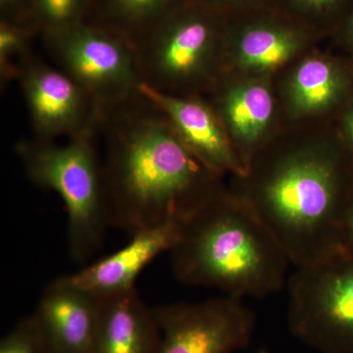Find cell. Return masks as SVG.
I'll list each match as a JSON object with an SVG mask.
<instances>
[{"label": "cell", "instance_id": "cell-1", "mask_svg": "<svg viewBox=\"0 0 353 353\" xmlns=\"http://www.w3.org/2000/svg\"><path fill=\"white\" fill-rule=\"evenodd\" d=\"M161 114L128 115L111 134L102 166L108 227L132 234L187 220L219 190V174L188 150Z\"/></svg>", "mask_w": 353, "mask_h": 353}, {"label": "cell", "instance_id": "cell-2", "mask_svg": "<svg viewBox=\"0 0 353 353\" xmlns=\"http://www.w3.org/2000/svg\"><path fill=\"white\" fill-rule=\"evenodd\" d=\"M243 199L264 223L290 263H316L340 252L341 218L353 190L347 152L319 143L294 148L248 165Z\"/></svg>", "mask_w": 353, "mask_h": 353}, {"label": "cell", "instance_id": "cell-3", "mask_svg": "<svg viewBox=\"0 0 353 353\" xmlns=\"http://www.w3.org/2000/svg\"><path fill=\"white\" fill-rule=\"evenodd\" d=\"M170 254L174 275L183 284L240 299L280 292L292 265L248 204L221 189L185 221Z\"/></svg>", "mask_w": 353, "mask_h": 353}, {"label": "cell", "instance_id": "cell-4", "mask_svg": "<svg viewBox=\"0 0 353 353\" xmlns=\"http://www.w3.org/2000/svg\"><path fill=\"white\" fill-rule=\"evenodd\" d=\"M90 129L65 145L22 143L17 150L30 179L61 197L68 216V248L76 261L87 259L101 245L106 225L99 164Z\"/></svg>", "mask_w": 353, "mask_h": 353}, {"label": "cell", "instance_id": "cell-5", "mask_svg": "<svg viewBox=\"0 0 353 353\" xmlns=\"http://www.w3.org/2000/svg\"><path fill=\"white\" fill-rule=\"evenodd\" d=\"M288 327L320 353H353V257L297 267L287 283Z\"/></svg>", "mask_w": 353, "mask_h": 353}, {"label": "cell", "instance_id": "cell-6", "mask_svg": "<svg viewBox=\"0 0 353 353\" xmlns=\"http://www.w3.org/2000/svg\"><path fill=\"white\" fill-rule=\"evenodd\" d=\"M50 34L63 72L95 105H113L139 94L143 81L138 57L124 41L79 23Z\"/></svg>", "mask_w": 353, "mask_h": 353}, {"label": "cell", "instance_id": "cell-7", "mask_svg": "<svg viewBox=\"0 0 353 353\" xmlns=\"http://www.w3.org/2000/svg\"><path fill=\"white\" fill-rule=\"evenodd\" d=\"M160 331L157 353H233L250 345L256 316L240 297L152 308Z\"/></svg>", "mask_w": 353, "mask_h": 353}, {"label": "cell", "instance_id": "cell-8", "mask_svg": "<svg viewBox=\"0 0 353 353\" xmlns=\"http://www.w3.org/2000/svg\"><path fill=\"white\" fill-rule=\"evenodd\" d=\"M212 25L190 15L166 26L145 52H137L141 81L159 90L201 80L215 55Z\"/></svg>", "mask_w": 353, "mask_h": 353}, {"label": "cell", "instance_id": "cell-9", "mask_svg": "<svg viewBox=\"0 0 353 353\" xmlns=\"http://www.w3.org/2000/svg\"><path fill=\"white\" fill-rule=\"evenodd\" d=\"M18 78L39 141L88 129L94 101L65 72L32 62L23 64Z\"/></svg>", "mask_w": 353, "mask_h": 353}, {"label": "cell", "instance_id": "cell-10", "mask_svg": "<svg viewBox=\"0 0 353 353\" xmlns=\"http://www.w3.org/2000/svg\"><path fill=\"white\" fill-rule=\"evenodd\" d=\"M139 94L166 116L183 145L210 170L219 175H245V165L222 121L206 104L162 92L143 82Z\"/></svg>", "mask_w": 353, "mask_h": 353}, {"label": "cell", "instance_id": "cell-11", "mask_svg": "<svg viewBox=\"0 0 353 353\" xmlns=\"http://www.w3.org/2000/svg\"><path fill=\"white\" fill-rule=\"evenodd\" d=\"M185 221L169 220L136 232L117 252L66 277L99 297L136 289L141 272L162 253L170 252L180 241Z\"/></svg>", "mask_w": 353, "mask_h": 353}, {"label": "cell", "instance_id": "cell-12", "mask_svg": "<svg viewBox=\"0 0 353 353\" xmlns=\"http://www.w3.org/2000/svg\"><path fill=\"white\" fill-rule=\"evenodd\" d=\"M101 297L66 276L50 283L32 313L50 353H92Z\"/></svg>", "mask_w": 353, "mask_h": 353}, {"label": "cell", "instance_id": "cell-13", "mask_svg": "<svg viewBox=\"0 0 353 353\" xmlns=\"http://www.w3.org/2000/svg\"><path fill=\"white\" fill-rule=\"evenodd\" d=\"M159 343L152 308L137 289L101 297L92 353H157Z\"/></svg>", "mask_w": 353, "mask_h": 353}, {"label": "cell", "instance_id": "cell-14", "mask_svg": "<svg viewBox=\"0 0 353 353\" xmlns=\"http://www.w3.org/2000/svg\"><path fill=\"white\" fill-rule=\"evenodd\" d=\"M219 112L232 143L243 148L241 160L246 169L252 148L259 143L273 116L271 90L263 83H236L221 97Z\"/></svg>", "mask_w": 353, "mask_h": 353}, {"label": "cell", "instance_id": "cell-15", "mask_svg": "<svg viewBox=\"0 0 353 353\" xmlns=\"http://www.w3.org/2000/svg\"><path fill=\"white\" fill-rule=\"evenodd\" d=\"M347 88V77L333 62L308 58L290 77V108L297 115L323 112L338 103Z\"/></svg>", "mask_w": 353, "mask_h": 353}, {"label": "cell", "instance_id": "cell-16", "mask_svg": "<svg viewBox=\"0 0 353 353\" xmlns=\"http://www.w3.org/2000/svg\"><path fill=\"white\" fill-rule=\"evenodd\" d=\"M301 48V37L287 28L254 26L236 39L234 62L245 71L266 73L289 61Z\"/></svg>", "mask_w": 353, "mask_h": 353}, {"label": "cell", "instance_id": "cell-17", "mask_svg": "<svg viewBox=\"0 0 353 353\" xmlns=\"http://www.w3.org/2000/svg\"><path fill=\"white\" fill-rule=\"evenodd\" d=\"M0 353H50L34 315L23 318L1 339Z\"/></svg>", "mask_w": 353, "mask_h": 353}, {"label": "cell", "instance_id": "cell-18", "mask_svg": "<svg viewBox=\"0 0 353 353\" xmlns=\"http://www.w3.org/2000/svg\"><path fill=\"white\" fill-rule=\"evenodd\" d=\"M87 0H34L37 14L50 32L78 24Z\"/></svg>", "mask_w": 353, "mask_h": 353}, {"label": "cell", "instance_id": "cell-19", "mask_svg": "<svg viewBox=\"0 0 353 353\" xmlns=\"http://www.w3.org/2000/svg\"><path fill=\"white\" fill-rule=\"evenodd\" d=\"M27 38L19 28L7 23L0 27V69L2 78L10 79L19 76L20 67L16 60L24 57Z\"/></svg>", "mask_w": 353, "mask_h": 353}, {"label": "cell", "instance_id": "cell-20", "mask_svg": "<svg viewBox=\"0 0 353 353\" xmlns=\"http://www.w3.org/2000/svg\"><path fill=\"white\" fill-rule=\"evenodd\" d=\"M169 0H111L114 12L128 22H139L157 15Z\"/></svg>", "mask_w": 353, "mask_h": 353}, {"label": "cell", "instance_id": "cell-21", "mask_svg": "<svg viewBox=\"0 0 353 353\" xmlns=\"http://www.w3.org/2000/svg\"><path fill=\"white\" fill-rule=\"evenodd\" d=\"M339 245L341 252L353 257V190L341 218Z\"/></svg>", "mask_w": 353, "mask_h": 353}, {"label": "cell", "instance_id": "cell-22", "mask_svg": "<svg viewBox=\"0 0 353 353\" xmlns=\"http://www.w3.org/2000/svg\"><path fill=\"white\" fill-rule=\"evenodd\" d=\"M343 127H345V141H347L345 152L353 164V101L345 112Z\"/></svg>", "mask_w": 353, "mask_h": 353}, {"label": "cell", "instance_id": "cell-23", "mask_svg": "<svg viewBox=\"0 0 353 353\" xmlns=\"http://www.w3.org/2000/svg\"><path fill=\"white\" fill-rule=\"evenodd\" d=\"M299 6L308 10L323 11L336 6L340 0H296Z\"/></svg>", "mask_w": 353, "mask_h": 353}, {"label": "cell", "instance_id": "cell-24", "mask_svg": "<svg viewBox=\"0 0 353 353\" xmlns=\"http://www.w3.org/2000/svg\"><path fill=\"white\" fill-rule=\"evenodd\" d=\"M347 34L348 39L353 46V13L350 15V19L347 21Z\"/></svg>", "mask_w": 353, "mask_h": 353}, {"label": "cell", "instance_id": "cell-25", "mask_svg": "<svg viewBox=\"0 0 353 353\" xmlns=\"http://www.w3.org/2000/svg\"><path fill=\"white\" fill-rule=\"evenodd\" d=\"M16 1L17 0H0V3H1L2 7H8L12 6Z\"/></svg>", "mask_w": 353, "mask_h": 353}, {"label": "cell", "instance_id": "cell-26", "mask_svg": "<svg viewBox=\"0 0 353 353\" xmlns=\"http://www.w3.org/2000/svg\"><path fill=\"white\" fill-rule=\"evenodd\" d=\"M259 353H269V352H267V350H264V348H263V350H260Z\"/></svg>", "mask_w": 353, "mask_h": 353}]
</instances>
